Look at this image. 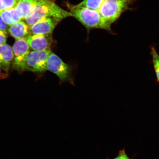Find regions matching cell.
Returning a JSON list of instances; mask_svg holds the SVG:
<instances>
[{
  "mask_svg": "<svg viewBox=\"0 0 159 159\" xmlns=\"http://www.w3.org/2000/svg\"><path fill=\"white\" fill-rule=\"evenodd\" d=\"M104 1V0H83L77 5L98 11Z\"/></svg>",
  "mask_w": 159,
  "mask_h": 159,
  "instance_id": "cell-13",
  "label": "cell"
},
{
  "mask_svg": "<svg viewBox=\"0 0 159 159\" xmlns=\"http://www.w3.org/2000/svg\"><path fill=\"white\" fill-rule=\"evenodd\" d=\"M136 0H104L98 11L99 15L107 24L111 27L121 15L132 9L131 5Z\"/></svg>",
  "mask_w": 159,
  "mask_h": 159,
  "instance_id": "cell-3",
  "label": "cell"
},
{
  "mask_svg": "<svg viewBox=\"0 0 159 159\" xmlns=\"http://www.w3.org/2000/svg\"><path fill=\"white\" fill-rule=\"evenodd\" d=\"M0 16L6 24L9 26L22 20L15 7L0 10Z\"/></svg>",
  "mask_w": 159,
  "mask_h": 159,
  "instance_id": "cell-12",
  "label": "cell"
},
{
  "mask_svg": "<svg viewBox=\"0 0 159 159\" xmlns=\"http://www.w3.org/2000/svg\"><path fill=\"white\" fill-rule=\"evenodd\" d=\"M60 21L59 20L52 17L42 19L30 27V34H52L55 28Z\"/></svg>",
  "mask_w": 159,
  "mask_h": 159,
  "instance_id": "cell-7",
  "label": "cell"
},
{
  "mask_svg": "<svg viewBox=\"0 0 159 159\" xmlns=\"http://www.w3.org/2000/svg\"><path fill=\"white\" fill-rule=\"evenodd\" d=\"M7 25L0 16V30L7 33L8 27H7Z\"/></svg>",
  "mask_w": 159,
  "mask_h": 159,
  "instance_id": "cell-18",
  "label": "cell"
},
{
  "mask_svg": "<svg viewBox=\"0 0 159 159\" xmlns=\"http://www.w3.org/2000/svg\"><path fill=\"white\" fill-rule=\"evenodd\" d=\"M17 0H0V10L14 7Z\"/></svg>",
  "mask_w": 159,
  "mask_h": 159,
  "instance_id": "cell-15",
  "label": "cell"
},
{
  "mask_svg": "<svg viewBox=\"0 0 159 159\" xmlns=\"http://www.w3.org/2000/svg\"><path fill=\"white\" fill-rule=\"evenodd\" d=\"M51 50L30 51L25 59V70L42 73L47 70V63Z\"/></svg>",
  "mask_w": 159,
  "mask_h": 159,
  "instance_id": "cell-5",
  "label": "cell"
},
{
  "mask_svg": "<svg viewBox=\"0 0 159 159\" xmlns=\"http://www.w3.org/2000/svg\"><path fill=\"white\" fill-rule=\"evenodd\" d=\"M69 17H72L71 13L59 7L54 0H37L32 12L25 20L31 27L44 18L54 17L61 21Z\"/></svg>",
  "mask_w": 159,
  "mask_h": 159,
  "instance_id": "cell-1",
  "label": "cell"
},
{
  "mask_svg": "<svg viewBox=\"0 0 159 159\" xmlns=\"http://www.w3.org/2000/svg\"><path fill=\"white\" fill-rule=\"evenodd\" d=\"M12 48L14 56L13 68L18 71H24L25 59L30 52V47L25 38L16 39Z\"/></svg>",
  "mask_w": 159,
  "mask_h": 159,
  "instance_id": "cell-6",
  "label": "cell"
},
{
  "mask_svg": "<svg viewBox=\"0 0 159 159\" xmlns=\"http://www.w3.org/2000/svg\"><path fill=\"white\" fill-rule=\"evenodd\" d=\"M151 54L152 56V62L153 65L157 80L159 83V55L154 47H151Z\"/></svg>",
  "mask_w": 159,
  "mask_h": 159,
  "instance_id": "cell-14",
  "label": "cell"
},
{
  "mask_svg": "<svg viewBox=\"0 0 159 159\" xmlns=\"http://www.w3.org/2000/svg\"><path fill=\"white\" fill-rule=\"evenodd\" d=\"M47 70L57 75L60 84L67 82L74 85L72 68L54 53L52 52L49 55L47 61Z\"/></svg>",
  "mask_w": 159,
  "mask_h": 159,
  "instance_id": "cell-4",
  "label": "cell"
},
{
  "mask_svg": "<svg viewBox=\"0 0 159 159\" xmlns=\"http://www.w3.org/2000/svg\"><path fill=\"white\" fill-rule=\"evenodd\" d=\"M10 34L16 39H25L30 34V26L23 21H19L9 26Z\"/></svg>",
  "mask_w": 159,
  "mask_h": 159,
  "instance_id": "cell-10",
  "label": "cell"
},
{
  "mask_svg": "<svg viewBox=\"0 0 159 159\" xmlns=\"http://www.w3.org/2000/svg\"><path fill=\"white\" fill-rule=\"evenodd\" d=\"M26 40L30 48L33 51H44L51 50L53 43L52 35H30Z\"/></svg>",
  "mask_w": 159,
  "mask_h": 159,
  "instance_id": "cell-8",
  "label": "cell"
},
{
  "mask_svg": "<svg viewBox=\"0 0 159 159\" xmlns=\"http://www.w3.org/2000/svg\"><path fill=\"white\" fill-rule=\"evenodd\" d=\"M114 159H130L128 155L126 154L125 151L124 150H121L119 152L118 156Z\"/></svg>",
  "mask_w": 159,
  "mask_h": 159,
  "instance_id": "cell-17",
  "label": "cell"
},
{
  "mask_svg": "<svg viewBox=\"0 0 159 159\" xmlns=\"http://www.w3.org/2000/svg\"><path fill=\"white\" fill-rule=\"evenodd\" d=\"M7 38V33L0 30V45L6 43Z\"/></svg>",
  "mask_w": 159,
  "mask_h": 159,
  "instance_id": "cell-16",
  "label": "cell"
},
{
  "mask_svg": "<svg viewBox=\"0 0 159 159\" xmlns=\"http://www.w3.org/2000/svg\"><path fill=\"white\" fill-rule=\"evenodd\" d=\"M12 48L5 43L0 45V67L6 72H8L13 60Z\"/></svg>",
  "mask_w": 159,
  "mask_h": 159,
  "instance_id": "cell-9",
  "label": "cell"
},
{
  "mask_svg": "<svg viewBox=\"0 0 159 159\" xmlns=\"http://www.w3.org/2000/svg\"><path fill=\"white\" fill-rule=\"evenodd\" d=\"M37 0H17L14 7L22 20H25L32 12Z\"/></svg>",
  "mask_w": 159,
  "mask_h": 159,
  "instance_id": "cell-11",
  "label": "cell"
},
{
  "mask_svg": "<svg viewBox=\"0 0 159 159\" xmlns=\"http://www.w3.org/2000/svg\"><path fill=\"white\" fill-rule=\"evenodd\" d=\"M66 6L73 17L86 28L88 31L93 29L111 31V27L105 23L97 11L69 3Z\"/></svg>",
  "mask_w": 159,
  "mask_h": 159,
  "instance_id": "cell-2",
  "label": "cell"
},
{
  "mask_svg": "<svg viewBox=\"0 0 159 159\" xmlns=\"http://www.w3.org/2000/svg\"><path fill=\"white\" fill-rule=\"evenodd\" d=\"M1 69H2L1 68V67H0V75H1Z\"/></svg>",
  "mask_w": 159,
  "mask_h": 159,
  "instance_id": "cell-19",
  "label": "cell"
}]
</instances>
